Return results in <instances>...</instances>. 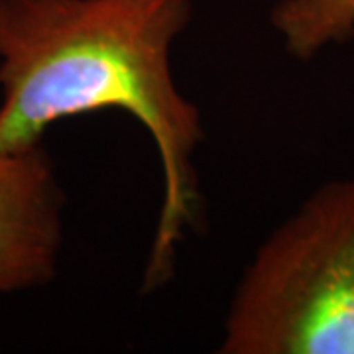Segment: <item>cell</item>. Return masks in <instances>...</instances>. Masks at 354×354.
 I'll use <instances>...</instances> for the list:
<instances>
[{"label": "cell", "instance_id": "2", "mask_svg": "<svg viewBox=\"0 0 354 354\" xmlns=\"http://www.w3.org/2000/svg\"><path fill=\"white\" fill-rule=\"evenodd\" d=\"M221 354H354V177L315 189L254 252Z\"/></svg>", "mask_w": 354, "mask_h": 354}, {"label": "cell", "instance_id": "4", "mask_svg": "<svg viewBox=\"0 0 354 354\" xmlns=\"http://www.w3.org/2000/svg\"><path fill=\"white\" fill-rule=\"evenodd\" d=\"M270 22L291 57L311 62L354 38V0H279Z\"/></svg>", "mask_w": 354, "mask_h": 354}, {"label": "cell", "instance_id": "1", "mask_svg": "<svg viewBox=\"0 0 354 354\" xmlns=\"http://www.w3.org/2000/svg\"><path fill=\"white\" fill-rule=\"evenodd\" d=\"M195 0H0V153L38 146L79 114L122 111L152 138L162 169L142 290L176 272L203 209L199 106L176 83L171 51Z\"/></svg>", "mask_w": 354, "mask_h": 354}, {"label": "cell", "instance_id": "3", "mask_svg": "<svg viewBox=\"0 0 354 354\" xmlns=\"http://www.w3.org/2000/svg\"><path fill=\"white\" fill-rule=\"evenodd\" d=\"M64 211L65 191L44 144L0 153V295L55 279Z\"/></svg>", "mask_w": 354, "mask_h": 354}]
</instances>
